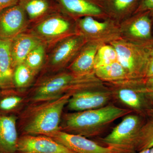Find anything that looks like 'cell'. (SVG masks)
<instances>
[{"label": "cell", "instance_id": "cell-1", "mask_svg": "<svg viewBox=\"0 0 153 153\" xmlns=\"http://www.w3.org/2000/svg\"><path fill=\"white\" fill-rule=\"evenodd\" d=\"M133 112L128 108L108 104L97 109L68 113L63 115L60 130L86 138L96 136L117 119Z\"/></svg>", "mask_w": 153, "mask_h": 153}, {"label": "cell", "instance_id": "cell-2", "mask_svg": "<svg viewBox=\"0 0 153 153\" xmlns=\"http://www.w3.org/2000/svg\"><path fill=\"white\" fill-rule=\"evenodd\" d=\"M94 74L79 75L71 71L62 72L45 79L38 85L33 96L36 102L45 101L66 94L105 88Z\"/></svg>", "mask_w": 153, "mask_h": 153}, {"label": "cell", "instance_id": "cell-3", "mask_svg": "<svg viewBox=\"0 0 153 153\" xmlns=\"http://www.w3.org/2000/svg\"><path fill=\"white\" fill-rule=\"evenodd\" d=\"M72 94H66L45 101L31 108L25 120L23 130L25 134L43 135L60 130L63 108Z\"/></svg>", "mask_w": 153, "mask_h": 153}, {"label": "cell", "instance_id": "cell-4", "mask_svg": "<svg viewBox=\"0 0 153 153\" xmlns=\"http://www.w3.org/2000/svg\"><path fill=\"white\" fill-rule=\"evenodd\" d=\"M117 53L118 60L125 69L128 79L145 78L151 55L153 39L137 41L123 38L111 42Z\"/></svg>", "mask_w": 153, "mask_h": 153}, {"label": "cell", "instance_id": "cell-5", "mask_svg": "<svg viewBox=\"0 0 153 153\" xmlns=\"http://www.w3.org/2000/svg\"><path fill=\"white\" fill-rule=\"evenodd\" d=\"M131 113L123 117L112 131L100 139L101 142L120 153L136 152L137 137L144 122L140 114Z\"/></svg>", "mask_w": 153, "mask_h": 153}, {"label": "cell", "instance_id": "cell-6", "mask_svg": "<svg viewBox=\"0 0 153 153\" xmlns=\"http://www.w3.org/2000/svg\"><path fill=\"white\" fill-rule=\"evenodd\" d=\"M47 45H54L63 38L78 33L76 23L73 24L66 17L54 14L36 22L30 33Z\"/></svg>", "mask_w": 153, "mask_h": 153}, {"label": "cell", "instance_id": "cell-7", "mask_svg": "<svg viewBox=\"0 0 153 153\" xmlns=\"http://www.w3.org/2000/svg\"><path fill=\"white\" fill-rule=\"evenodd\" d=\"M92 16H85L76 20L77 32L82 35L87 42L95 41L103 44L122 38L119 25L110 18L100 22Z\"/></svg>", "mask_w": 153, "mask_h": 153}, {"label": "cell", "instance_id": "cell-8", "mask_svg": "<svg viewBox=\"0 0 153 153\" xmlns=\"http://www.w3.org/2000/svg\"><path fill=\"white\" fill-rule=\"evenodd\" d=\"M108 83L113 98L115 97L128 109L138 114H144L147 110L152 107L144 94L138 89L133 79Z\"/></svg>", "mask_w": 153, "mask_h": 153}, {"label": "cell", "instance_id": "cell-9", "mask_svg": "<svg viewBox=\"0 0 153 153\" xmlns=\"http://www.w3.org/2000/svg\"><path fill=\"white\" fill-rule=\"evenodd\" d=\"M86 42L84 37L78 33L60 40L54 45L49 55V66L53 69H59L71 63Z\"/></svg>", "mask_w": 153, "mask_h": 153}, {"label": "cell", "instance_id": "cell-10", "mask_svg": "<svg viewBox=\"0 0 153 153\" xmlns=\"http://www.w3.org/2000/svg\"><path fill=\"white\" fill-rule=\"evenodd\" d=\"M112 98L111 91L107 88L88 89L73 94L67 105L72 111H84L103 107Z\"/></svg>", "mask_w": 153, "mask_h": 153}, {"label": "cell", "instance_id": "cell-11", "mask_svg": "<svg viewBox=\"0 0 153 153\" xmlns=\"http://www.w3.org/2000/svg\"><path fill=\"white\" fill-rule=\"evenodd\" d=\"M29 22L25 10L19 4L4 10L0 13V39L13 40L24 33Z\"/></svg>", "mask_w": 153, "mask_h": 153}, {"label": "cell", "instance_id": "cell-12", "mask_svg": "<svg viewBox=\"0 0 153 153\" xmlns=\"http://www.w3.org/2000/svg\"><path fill=\"white\" fill-rule=\"evenodd\" d=\"M47 136L52 138L74 153H120L109 147L100 146L85 137L61 130L49 134Z\"/></svg>", "mask_w": 153, "mask_h": 153}, {"label": "cell", "instance_id": "cell-13", "mask_svg": "<svg viewBox=\"0 0 153 153\" xmlns=\"http://www.w3.org/2000/svg\"><path fill=\"white\" fill-rule=\"evenodd\" d=\"M149 12L134 14L119 25L122 38L137 41H146L152 38V20Z\"/></svg>", "mask_w": 153, "mask_h": 153}, {"label": "cell", "instance_id": "cell-14", "mask_svg": "<svg viewBox=\"0 0 153 153\" xmlns=\"http://www.w3.org/2000/svg\"><path fill=\"white\" fill-rule=\"evenodd\" d=\"M17 151L20 153H74L47 136L25 134L19 138Z\"/></svg>", "mask_w": 153, "mask_h": 153}, {"label": "cell", "instance_id": "cell-15", "mask_svg": "<svg viewBox=\"0 0 153 153\" xmlns=\"http://www.w3.org/2000/svg\"><path fill=\"white\" fill-rule=\"evenodd\" d=\"M67 13L73 17L92 16L109 18L105 9L103 0H58Z\"/></svg>", "mask_w": 153, "mask_h": 153}, {"label": "cell", "instance_id": "cell-16", "mask_svg": "<svg viewBox=\"0 0 153 153\" xmlns=\"http://www.w3.org/2000/svg\"><path fill=\"white\" fill-rule=\"evenodd\" d=\"M102 44L95 41L86 42L68 66L69 71L79 75L94 73L96 55Z\"/></svg>", "mask_w": 153, "mask_h": 153}, {"label": "cell", "instance_id": "cell-17", "mask_svg": "<svg viewBox=\"0 0 153 153\" xmlns=\"http://www.w3.org/2000/svg\"><path fill=\"white\" fill-rule=\"evenodd\" d=\"M42 43L30 33H21L12 40L11 52L13 68L24 63L29 53Z\"/></svg>", "mask_w": 153, "mask_h": 153}, {"label": "cell", "instance_id": "cell-18", "mask_svg": "<svg viewBox=\"0 0 153 153\" xmlns=\"http://www.w3.org/2000/svg\"><path fill=\"white\" fill-rule=\"evenodd\" d=\"M19 138L16 117L0 115V153H15Z\"/></svg>", "mask_w": 153, "mask_h": 153}, {"label": "cell", "instance_id": "cell-19", "mask_svg": "<svg viewBox=\"0 0 153 153\" xmlns=\"http://www.w3.org/2000/svg\"><path fill=\"white\" fill-rule=\"evenodd\" d=\"M141 0H103L109 18L118 22L128 19L135 11Z\"/></svg>", "mask_w": 153, "mask_h": 153}, {"label": "cell", "instance_id": "cell-20", "mask_svg": "<svg viewBox=\"0 0 153 153\" xmlns=\"http://www.w3.org/2000/svg\"><path fill=\"white\" fill-rule=\"evenodd\" d=\"M11 41L0 39V87L9 86L13 80Z\"/></svg>", "mask_w": 153, "mask_h": 153}, {"label": "cell", "instance_id": "cell-21", "mask_svg": "<svg viewBox=\"0 0 153 153\" xmlns=\"http://www.w3.org/2000/svg\"><path fill=\"white\" fill-rule=\"evenodd\" d=\"M96 76L102 82H114L128 79L125 69L118 61L95 68Z\"/></svg>", "mask_w": 153, "mask_h": 153}, {"label": "cell", "instance_id": "cell-22", "mask_svg": "<svg viewBox=\"0 0 153 153\" xmlns=\"http://www.w3.org/2000/svg\"><path fill=\"white\" fill-rule=\"evenodd\" d=\"M19 4L23 7L29 22H39L45 17L51 9L49 0H19Z\"/></svg>", "mask_w": 153, "mask_h": 153}, {"label": "cell", "instance_id": "cell-23", "mask_svg": "<svg viewBox=\"0 0 153 153\" xmlns=\"http://www.w3.org/2000/svg\"><path fill=\"white\" fill-rule=\"evenodd\" d=\"M153 147V120L149 119L140 129L137 137L136 152Z\"/></svg>", "mask_w": 153, "mask_h": 153}, {"label": "cell", "instance_id": "cell-24", "mask_svg": "<svg viewBox=\"0 0 153 153\" xmlns=\"http://www.w3.org/2000/svg\"><path fill=\"white\" fill-rule=\"evenodd\" d=\"M47 47L43 43L38 45L29 53L24 62L35 74L44 65Z\"/></svg>", "mask_w": 153, "mask_h": 153}, {"label": "cell", "instance_id": "cell-25", "mask_svg": "<svg viewBox=\"0 0 153 153\" xmlns=\"http://www.w3.org/2000/svg\"><path fill=\"white\" fill-rule=\"evenodd\" d=\"M118 60L117 53L112 45L110 44H102L99 48L96 55L94 69Z\"/></svg>", "mask_w": 153, "mask_h": 153}, {"label": "cell", "instance_id": "cell-26", "mask_svg": "<svg viewBox=\"0 0 153 153\" xmlns=\"http://www.w3.org/2000/svg\"><path fill=\"white\" fill-rule=\"evenodd\" d=\"M36 75L25 63L20 64L14 68L13 81L17 87H27L32 82Z\"/></svg>", "mask_w": 153, "mask_h": 153}, {"label": "cell", "instance_id": "cell-27", "mask_svg": "<svg viewBox=\"0 0 153 153\" xmlns=\"http://www.w3.org/2000/svg\"><path fill=\"white\" fill-rule=\"evenodd\" d=\"M134 82L139 90L144 94L151 105L153 106V76L134 79Z\"/></svg>", "mask_w": 153, "mask_h": 153}, {"label": "cell", "instance_id": "cell-28", "mask_svg": "<svg viewBox=\"0 0 153 153\" xmlns=\"http://www.w3.org/2000/svg\"><path fill=\"white\" fill-rule=\"evenodd\" d=\"M22 98L13 96L3 99L0 101V108L4 111H10L15 108L22 101Z\"/></svg>", "mask_w": 153, "mask_h": 153}, {"label": "cell", "instance_id": "cell-29", "mask_svg": "<svg viewBox=\"0 0 153 153\" xmlns=\"http://www.w3.org/2000/svg\"><path fill=\"white\" fill-rule=\"evenodd\" d=\"M147 12L153 15V0H141L134 14Z\"/></svg>", "mask_w": 153, "mask_h": 153}, {"label": "cell", "instance_id": "cell-30", "mask_svg": "<svg viewBox=\"0 0 153 153\" xmlns=\"http://www.w3.org/2000/svg\"><path fill=\"white\" fill-rule=\"evenodd\" d=\"M19 0H0V13L4 10L18 4Z\"/></svg>", "mask_w": 153, "mask_h": 153}, {"label": "cell", "instance_id": "cell-31", "mask_svg": "<svg viewBox=\"0 0 153 153\" xmlns=\"http://www.w3.org/2000/svg\"><path fill=\"white\" fill-rule=\"evenodd\" d=\"M152 76H153V52L149 61L145 78L151 77Z\"/></svg>", "mask_w": 153, "mask_h": 153}, {"label": "cell", "instance_id": "cell-32", "mask_svg": "<svg viewBox=\"0 0 153 153\" xmlns=\"http://www.w3.org/2000/svg\"><path fill=\"white\" fill-rule=\"evenodd\" d=\"M144 115L147 116L149 119L153 120V106L147 110Z\"/></svg>", "mask_w": 153, "mask_h": 153}, {"label": "cell", "instance_id": "cell-33", "mask_svg": "<svg viewBox=\"0 0 153 153\" xmlns=\"http://www.w3.org/2000/svg\"><path fill=\"white\" fill-rule=\"evenodd\" d=\"M135 153H153V147Z\"/></svg>", "mask_w": 153, "mask_h": 153}]
</instances>
